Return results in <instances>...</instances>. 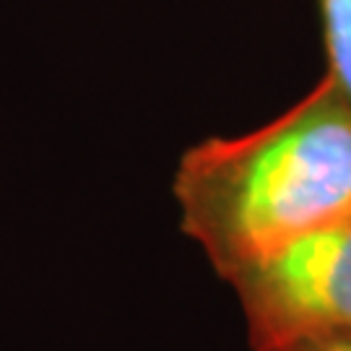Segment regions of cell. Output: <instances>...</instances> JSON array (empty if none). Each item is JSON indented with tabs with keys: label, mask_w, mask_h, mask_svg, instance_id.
Segmentation results:
<instances>
[{
	"label": "cell",
	"mask_w": 351,
	"mask_h": 351,
	"mask_svg": "<svg viewBox=\"0 0 351 351\" xmlns=\"http://www.w3.org/2000/svg\"><path fill=\"white\" fill-rule=\"evenodd\" d=\"M315 3L320 13L328 58L326 73L351 99V0H315Z\"/></svg>",
	"instance_id": "3957f363"
},
{
	"label": "cell",
	"mask_w": 351,
	"mask_h": 351,
	"mask_svg": "<svg viewBox=\"0 0 351 351\" xmlns=\"http://www.w3.org/2000/svg\"><path fill=\"white\" fill-rule=\"evenodd\" d=\"M276 351H351V336H317L291 341Z\"/></svg>",
	"instance_id": "277c9868"
},
{
	"label": "cell",
	"mask_w": 351,
	"mask_h": 351,
	"mask_svg": "<svg viewBox=\"0 0 351 351\" xmlns=\"http://www.w3.org/2000/svg\"><path fill=\"white\" fill-rule=\"evenodd\" d=\"M180 232L216 276L351 216V99L323 73L265 125L182 151L172 180Z\"/></svg>",
	"instance_id": "6da1fadb"
},
{
	"label": "cell",
	"mask_w": 351,
	"mask_h": 351,
	"mask_svg": "<svg viewBox=\"0 0 351 351\" xmlns=\"http://www.w3.org/2000/svg\"><path fill=\"white\" fill-rule=\"evenodd\" d=\"M234 289L252 351L351 336V216L237 271Z\"/></svg>",
	"instance_id": "7a4b0ae2"
}]
</instances>
